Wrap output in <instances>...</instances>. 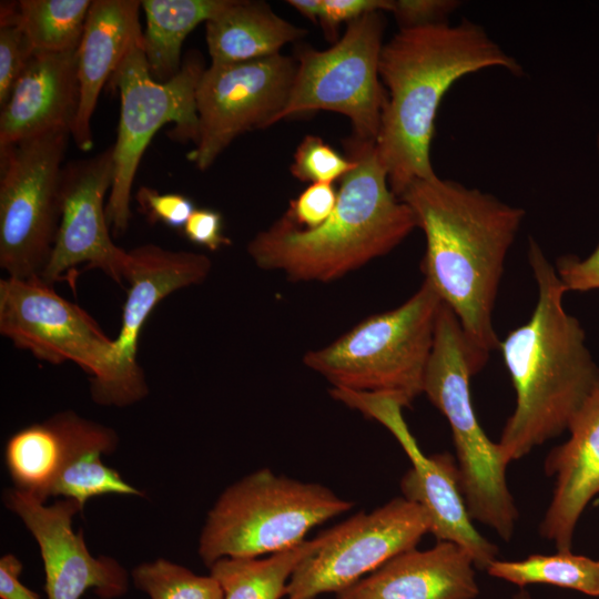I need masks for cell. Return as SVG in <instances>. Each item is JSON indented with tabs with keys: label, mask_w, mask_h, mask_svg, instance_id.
I'll use <instances>...</instances> for the list:
<instances>
[{
	"label": "cell",
	"mask_w": 599,
	"mask_h": 599,
	"mask_svg": "<svg viewBox=\"0 0 599 599\" xmlns=\"http://www.w3.org/2000/svg\"><path fill=\"white\" fill-rule=\"evenodd\" d=\"M140 211L151 223H163L183 230L196 209L191 199L177 193L160 194L156 190L142 186L136 195Z\"/></svg>",
	"instance_id": "32"
},
{
	"label": "cell",
	"mask_w": 599,
	"mask_h": 599,
	"mask_svg": "<svg viewBox=\"0 0 599 599\" xmlns=\"http://www.w3.org/2000/svg\"><path fill=\"white\" fill-rule=\"evenodd\" d=\"M331 395L390 430L412 463L400 480L403 497L425 509L430 519L429 532L437 541L458 545L470 555L476 568L486 570L497 559L498 547L473 525L454 459L448 454L425 456L422 453L402 417L404 407L392 396L335 388L331 389Z\"/></svg>",
	"instance_id": "14"
},
{
	"label": "cell",
	"mask_w": 599,
	"mask_h": 599,
	"mask_svg": "<svg viewBox=\"0 0 599 599\" xmlns=\"http://www.w3.org/2000/svg\"><path fill=\"white\" fill-rule=\"evenodd\" d=\"M185 237L197 245L215 252L231 244L223 234V219L212 209H195L183 227Z\"/></svg>",
	"instance_id": "37"
},
{
	"label": "cell",
	"mask_w": 599,
	"mask_h": 599,
	"mask_svg": "<svg viewBox=\"0 0 599 599\" xmlns=\"http://www.w3.org/2000/svg\"><path fill=\"white\" fill-rule=\"evenodd\" d=\"M441 303L424 280L405 303L307 352L303 363L335 389L388 395L407 407L423 393Z\"/></svg>",
	"instance_id": "6"
},
{
	"label": "cell",
	"mask_w": 599,
	"mask_h": 599,
	"mask_svg": "<svg viewBox=\"0 0 599 599\" xmlns=\"http://www.w3.org/2000/svg\"><path fill=\"white\" fill-rule=\"evenodd\" d=\"M65 450L63 414L29 425L7 441L4 459L16 489L44 502L51 497Z\"/></svg>",
	"instance_id": "26"
},
{
	"label": "cell",
	"mask_w": 599,
	"mask_h": 599,
	"mask_svg": "<svg viewBox=\"0 0 599 599\" xmlns=\"http://www.w3.org/2000/svg\"><path fill=\"white\" fill-rule=\"evenodd\" d=\"M336 202L337 191L332 183H313L290 201L285 214L303 229H315L331 216Z\"/></svg>",
	"instance_id": "33"
},
{
	"label": "cell",
	"mask_w": 599,
	"mask_h": 599,
	"mask_svg": "<svg viewBox=\"0 0 599 599\" xmlns=\"http://www.w3.org/2000/svg\"><path fill=\"white\" fill-rule=\"evenodd\" d=\"M114 174L113 146L94 156L63 165L61 220L55 243L41 278L53 284L80 264L101 270L123 285L128 252L110 234L104 196Z\"/></svg>",
	"instance_id": "15"
},
{
	"label": "cell",
	"mask_w": 599,
	"mask_h": 599,
	"mask_svg": "<svg viewBox=\"0 0 599 599\" xmlns=\"http://www.w3.org/2000/svg\"><path fill=\"white\" fill-rule=\"evenodd\" d=\"M528 260L538 291L534 312L499 343L516 393L498 441L507 464L566 432L599 384V365L586 333L564 307L567 290L532 238Z\"/></svg>",
	"instance_id": "3"
},
{
	"label": "cell",
	"mask_w": 599,
	"mask_h": 599,
	"mask_svg": "<svg viewBox=\"0 0 599 599\" xmlns=\"http://www.w3.org/2000/svg\"><path fill=\"white\" fill-rule=\"evenodd\" d=\"M78 48L33 53L0 113V146L72 128L79 109Z\"/></svg>",
	"instance_id": "19"
},
{
	"label": "cell",
	"mask_w": 599,
	"mask_h": 599,
	"mask_svg": "<svg viewBox=\"0 0 599 599\" xmlns=\"http://www.w3.org/2000/svg\"><path fill=\"white\" fill-rule=\"evenodd\" d=\"M569 438L545 459V473L555 477L551 500L539 532L558 551L571 550L578 521L599 494V384L571 419Z\"/></svg>",
	"instance_id": "18"
},
{
	"label": "cell",
	"mask_w": 599,
	"mask_h": 599,
	"mask_svg": "<svg viewBox=\"0 0 599 599\" xmlns=\"http://www.w3.org/2000/svg\"><path fill=\"white\" fill-rule=\"evenodd\" d=\"M355 166L351 158L342 156L317 135H306L297 145L290 170L303 182L332 183Z\"/></svg>",
	"instance_id": "30"
},
{
	"label": "cell",
	"mask_w": 599,
	"mask_h": 599,
	"mask_svg": "<svg viewBox=\"0 0 599 599\" xmlns=\"http://www.w3.org/2000/svg\"><path fill=\"white\" fill-rule=\"evenodd\" d=\"M353 507L329 488L258 469L227 487L207 514L199 555L210 567L222 558H257L293 548L306 534Z\"/></svg>",
	"instance_id": "7"
},
{
	"label": "cell",
	"mask_w": 599,
	"mask_h": 599,
	"mask_svg": "<svg viewBox=\"0 0 599 599\" xmlns=\"http://www.w3.org/2000/svg\"><path fill=\"white\" fill-rule=\"evenodd\" d=\"M338 530L339 525L266 558H222L209 567L210 575L220 583L224 599H281L297 566L328 544Z\"/></svg>",
	"instance_id": "25"
},
{
	"label": "cell",
	"mask_w": 599,
	"mask_h": 599,
	"mask_svg": "<svg viewBox=\"0 0 599 599\" xmlns=\"http://www.w3.org/2000/svg\"><path fill=\"white\" fill-rule=\"evenodd\" d=\"M21 561L12 554H7L0 559V598L1 599H40V597L27 588L20 580L22 571Z\"/></svg>",
	"instance_id": "38"
},
{
	"label": "cell",
	"mask_w": 599,
	"mask_h": 599,
	"mask_svg": "<svg viewBox=\"0 0 599 599\" xmlns=\"http://www.w3.org/2000/svg\"><path fill=\"white\" fill-rule=\"evenodd\" d=\"M3 499L39 545L48 599H80L88 589L101 599L126 593L128 571L113 558L93 557L82 531H73L72 518L82 511L77 501L62 499L45 506L16 488L7 490Z\"/></svg>",
	"instance_id": "16"
},
{
	"label": "cell",
	"mask_w": 599,
	"mask_h": 599,
	"mask_svg": "<svg viewBox=\"0 0 599 599\" xmlns=\"http://www.w3.org/2000/svg\"><path fill=\"white\" fill-rule=\"evenodd\" d=\"M457 7L454 0H393L392 13L400 29L446 22Z\"/></svg>",
	"instance_id": "35"
},
{
	"label": "cell",
	"mask_w": 599,
	"mask_h": 599,
	"mask_svg": "<svg viewBox=\"0 0 599 599\" xmlns=\"http://www.w3.org/2000/svg\"><path fill=\"white\" fill-rule=\"evenodd\" d=\"M211 268V260L195 252L172 251L151 243L128 252L124 281L129 288L120 332L114 339L116 380L113 406L132 405L149 393L136 353L142 327L152 311L170 294L202 283Z\"/></svg>",
	"instance_id": "17"
},
{
	"label": "cell",
	"mask_w": 599,
	"mask_h": 599,
	"mask_svg": "<svg viewBox=\"0 0 599 599\" xmlns=\"http://www.w3.org/2000/svg\"><path fill=\"white\" fill-rule=\"evenodd\" d=\"M91 0H20L19 26L34 53L79 47Z\"/></svg>",
	"instance_id": "28"
},
{
	"label": "cell",
	"mask_w": 599,
	"mask_h": 599,
	"mask_svg": "<svg viewBox=\"0 0 599 599\" xmlns=\"http://www.w3.org/2000/svg\"><path fill=\"white\" fill-rule=\"evenodd\" d=\"M399 199L425 234V281L456 315L479 372L499 348L493 312L525 210L437 175L413 181Z\"/></svg>",
	"instance_id": "1"
},
{
	"label": "cell",
	"mask_w": 599,
	"mask_h": 599,
	"mask_svg": "<svg viewBox=\"0 0 599 599\" xmlns=\"http://www.w3.org/2000/svg\"><path fill=\"white\" fill-rule=\"evenodd\" d=\"M555 268L567 292L599 290V242L585 260L576 255H562L557 260Z\"/></svg>",
	"instance_id": "36"
},
{
	"label": "cell",
	"mask_w": 599,
	"mask_h": 599,
	"mask_svg": "<svg viewBox=\"0 0 599 599\" xmlns=\"http://www.w3.org/2000/svg\"><path fill=\"white\" fill-rule=\"evenodd\" d=\"M477 373L474 355L454 312L441 303L423 393L446 417L456 449L459 485L473 520L504 540L512 537L518 509L508 488L498 443L481 428L470 396V377Z\"/></svg>",
	"instance_id": "5"
},
{
	"label": "cell",
	"mask_w": 599,
	"mask_h": 599,
	"mask_svg": "<svg viewBox=\"0 0 599 599\" xmlns=\"http://www.w3.org/2000/svg\"><path fill=\"white\" fill-rule=\"evenodd\" d=\"M201 58H187L180 72L166 82L150 73L143 40L135 44L110 79L121 97L118 136L113 146L114 174L106 220L114 234L124 233L132 217L133 181L153 135L166 123H174L173 140L195 142L197 135L196 89L203 71Z\"/></svg>",
	"instance_id": "8"
},
{
	"label": "cell",
	"mask_w": 599,
	"mask_h": 599,
	"mask_svg": "<svg viewBox=\"0 0 599 599\" xmlns=\"http://www.w3.org/2000/svg\"><path fill=\"white\" fill-rule=\"evenodd\" d=\"M211 64H233L281 53L307 31L277 16L263 1L230 0L205 22Z\"/></svg>",
	"instance_id": "22"
},
{
	"label": "cell",
	"mask_w": 599,
	"mask_h": 599,
	"mask_svg": "<svg viewBox=\"0 0 599 599\" xmlns=\"http://www.w3.org/2000/svg\"><path fill=\"white\" fill-rule=\"evenodd\" d=\"M33 50L19 24L0 27V105L33 55Z\"/></svg>",
	"instance_id": "31"
},
{
	"label": "cell",
	"mask_w": 599,
	"mask_h": 599,
	"mask_svg": "<svg viewBox=\"0 0 599 599\" xmlns=\"http://www.w3.org/2000/svg\"><path fill=\"white\" fill-rule=\"evenodd\" d=\"M131 577L135 588L151 599H224L214 577L199 576L165 559L136 566Z\"/></svg>",
	"instance_id": "29"
},
{
	"label": "cell",
	"mask_w": 599,
	"mask_h": 599,
	"mask_svg": "<svg viewBox=\"0 0 599 599\" xmlns=\"http://www.w3.org/2000/svg\"><path fill=\"white\" fill-rule=\"evenodd\" d=\"M286 2L313 23L319 22L322 0H288Z\"/></svg>",
	"instance_id": "39"
},
{
	"label": "cell",
	"mask_w": 599,
	"mask_h": 599,
	"mask_svg": "<svg viewBox=\"0 0 599 599\" xmlns=\"http://www.w3.org/2000/svg\"><path fill=\"white\" fill-rule=\"evenodd\" d=\"M296 69V60L281 53L205 68L196 89L197 135L189 160L205 171L238 135L273 125Z\"/></svg>",
	"instance_id": "12"
},
{
	"label": "cell",
	"mask_w": 599,
	"mask_h": 599,
	"mask_svg": "<svg viewBox=\"0 0 599 599\" xmlns=\"http://www.w3.org/2000/svg\"><path fill=\"white\" fill-rule=\"evenodd\" d=\"M384 29L383 12H368L348 22L331 48H301L290 98L274 124L306 112H337L349 119L352 136L376 142L387 102L378 72Z\"/></svg>",
	"instance_id": "10"
},
{
	"label": "cell",
	"mask_w": 599,
	"mask_h": 599,
	"mask_svg": "<svg viewBox=\"0 0 599 599\" xmlns=\"http://www.w3.org/2000/svg\"><path fill=\"white\" fill-rule=\"evenodd\" d=\"M62 414L65 450L51 497L72 499L83 509L90 498L105 494L142 496L139 489L102 463L101 456L112 453L118 445L115 432L73 412Z\"/></svg>",
	"instance_id": "23"
},
{
	"label": "cell",
	"mask_w": 599,
	"mask_h": 599,
	"mask_svg": "<svg viewBox=\"0 0 599 599\" xmlns=\"http://www.w3.org/2000/svg\"><path fill=\"white\" fill-rule=\"evenodd\" d=\"M344 144L355 166L341 179L331 216L315 229L281 216L247 244L256 266L294 282L327 283L388 254L417 227L390 190L376 142L352 136Z\"/></svg>",
	"instance_id": "4"
},
{
	"label": "cell",
	"mask_w": 599,
	"mask_h": 599,
	"mask_svg": "<svg viewBox=\"0 0 599 599\" xmlns=\"http://www.w3.org/2000/svg\"><path fill=\"white\" fill-rule=\"evenodd\" d=\"M486 571L520 588L532 583L572 589L599 596V559L569 551L555 555H530L522 560H494Z\"/></svg>",
	"instance_id": "27"
},
{
	"label": "cell",
	"mask_w": 599,
	"mask_h": 599,
	"mask_svg": "<svg viewBox=\"0 0 599 599\" xmlns=\"http://www.w3.org/2000/svg\"><path fill=\"white\" fill-rule=\"evenodd\" d=\"M512 599H531V597L528 591L521 589L512 597Z\"/></svg>",
	"instance_id": "40"
},
{
	"label": "cell",
	"mask_w": 599,
	"mask_h": 599,
	"mask_svg": "<svg viewBox=\"0 0 599 599\" xmlns=\"http://www.w3.org/2000/svg\"><path fill=\"white\" fill-rule=\"evenodd\" d=\"M139 0H93L78 47L79 109L71 138L81 151L93 145L91 119L102 88L130 50L143 40Z\"/></svg>",
	"instance_id": "21"
},
{
	"label": "cell",
	"mask_w": 599,
	"mask_h": 599,
	"mask_svg": "<svg viewBox=\"0 0 599 599\" xmlns=\"http://www.w3.org/2000/svg\"><path fill=\"white\" fill-rule=\"evenodd\" d=\"M0 334L41 362H72L91 375L92 399L112 406L114 339L79 305L41 277L0 280Z\"/></svg>",
	"instance_id": "11"
},
{
	"label": "cell",
	"mask_w": 599,
	"mask_h": 599,
	"mask_svg": "<svg viewBox=\"0 0 599 599\" xmlns=\"http://www.w3.org/2000/svg\"><path fill=\"white\" fill-rule=\"evenodd\" d=\"M230 0H143L146 29L143 51L154 80L166 82L181 70V50L185 38L206 22Z\"/></svg>",
	"instance_id": "24"
},
{
	"label": "cell",
	"mask_w": 599,
	"mask_h": 599,
	"mask_svg": "<svg viewBox=\"0 0 599 599\" xmlns=\"http://www.w3.org/2000/svg\"><path fill=\"white\" fill-rule=\"evenodd\" d=\"M475 564L449 541L425 550H406L339 591L337 599H475Z\"/></svg>",
	"instance_id": "20"
},
{
	"label": "cell",
	"mask_w": 599,
	"mask_h": 599,
	"mask_svg": "<svg viewBox=\"0 0 599 599\" xmlns=\"http://www.w3.org/2000/svg\"><path fill=\"white\" fill-rule=\"evenodd\" d=\"M429 530L425 509L403 496L370 512H357L339 524L328 544L297 566L285 597L316 599L338 593L395 556L416 548Z\"/></svg>",
	"instance_id": "13"
},
{
	"label": "cell",
	"mask_w": 599,
	"mask_h": 599,
	"mask_svg": "<svg viewBox=\"0 0 599 599\" xmlns=\"http://www.w3.org/2000/svg\"><path fill=\"white\" fill-rule=\"evenodd\" d=\"M495 67L522 74L516 59L469 20L399 29L383 45L378 72L387 102L376 151L396 196L413 181L436 176L429 150L448 89L466 74Z\"/></svg>",
	"instance_id": "2"
},
{
	"label": "cell",
	"mask_w": 599,
	"mask_h": 599,
	"mask_svg": "<svg viewBox=\"0 0 599 599\" xmlns=\"http://www.w3.org/2000/svg\"><path fill=\"white\" fill-rule=\"evenodd\" d=\"M71 132L57 130L0 146V266L41 277L61 220L62 162Z\"/></svg>",
	"instance_id": "9"
},
{
	"label": "cell",
	"mask_w": 599,
	"mask_h": 599,
	"mask_svg": "<svg viewBox=\"0 0 599 599\" xmlns=\"http://www.w3.org/2000/svg\"><path fill=\"white\" fill-rule=\"evenodd\" d=\"M393 0H322L319 24L329 41H337L342 22H351L375 11H392Z\"/></svg>",
	"instance_id": "34"
}]
</instances>
